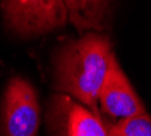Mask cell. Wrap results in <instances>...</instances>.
I'll list each match as a JSON object with an SVG mask.
<instances>
[{
    "label": "cell",
    "instance_id": "cell-1",
    "mask_svg": "<svg viewBox=\"0 0 151 136\" xmlns=\"http://www.w3.org/2000/svg\"><path fill=\"white\" fill-rule=\"evenodd\" d=\"M113 52L106 35L86 33L65 42L55 59L56 89L98 116V98Z\"/></svg>",
    "mask_w": 151,
    "mask_h": 136
},
{
    "label": "cell",
    "instance_id": "cell-2",
    "mask_svg": "<svg viewBox=\"0 0 151 136\" xmlns=\"http://www.w3.org/2000/svg\"><path fill=\"white\" fill-rule=\"evenodd\" d=\"M11 32L22 37L44 34L67 23L64 0H1Z\"/></svg>",
    "mask_w": 151,
    "mask_h": 136
},
{
    "label": "cell",
    "instance_id": "cell-3",
    "mask_svg": "<svg viewBox=\"0 0 151 136\" xmlns=\"http://www.w3.org/2000/svg\"><path fill=\"white\" fill-rule=\"evenodd\" d=\"M46 122L50 136H109L99 116L64 93L50 98Z\"/></svg>",
    "mask_w": 151,
    "mask_h": 136
},
{
    "label": "cell",
    "instance_id": "cell-4",
    "mask_svg": "<svg viewBox=\"0 0 151 136\" xmlns=\"http://www.w3.org/2000/svg\"><path fill=\"white\" fill-rule=\"evenodd\" d=\"M6 136H37L40 127L38 97L32 83L21 76L8 82L3 99Z\"/></svg>",
    "mask_w": 151,
    "mask_h": 136
},
{
    "label": "cell",
    "instance_id": "cell-5",
    "mask_svg": "<svg viewBox=\"0 0 151 136\" xmlns=\"http://www.w3.org/2000/svg\"><path fill=\"white\" fill-rule=\"evenodd\" d=\"M98 105L105 114L116 120L146 113L143 102L135 93L132 84L117 63L114 55L112 56L105 82L99 91Z\"/></svg>",
    "mask_w": 151,
    "mask_h": 136
},
{
    "label": "cell",
    "instance_id": "cell-6",
    "mask_svg": "<svg viewBox=\"0 0 151 136\" xmlns=\"http://www.w3.org/2000/svg\"><path fill=\"white\" fill-rule=\"evenodd\" d=\"M112 0H64L68 19L79 32H101L106 26Z\"/></svg>",
    "mask_w": 151,
    "mask_h": 136
},
{
    "label": "cell",
    "instance_id": "cell-7",
    "mask_svg": "<svg viewBox=\"0 0 151 136\" xmlns=\"http://www.w3.org/2000/svg\"><path fill=\"white\" fill-rule=\"evenodd\" d=\"M109 136H151V117L147 113L117 120L108 127Z\"/></svg>",
    "mask_w": 151,
    "mask_h": 136
}]
</instances>
